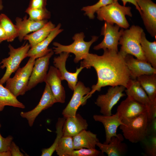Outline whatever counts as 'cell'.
Returning a JSON list of instances; mask_svg holds the SVG:
<instances>
[{
	"label": "cell",
	"mask_w": 156,
	"mask_h": 156,
	"mask_svg": "<svg viewBox=\"0 0 156 156\" xmlns=\"http://www.w3.org/2000/svg\"><path fill=\"white\" fill-rule=\"evenodd\" d=\"M119 126L123 137L132 143L142 142L147 136L148 123L147 113L122 121Z\"/></svg>",
	"instance_id": "4"
},
{
	"label": "cell",
	"mask_w": 156,
	"mask_h": 156,
	"mask_svg": "<svg viewBox=\"0 0 156 156\" xmlns=\"http://www.w3.org/2000/svg\"><path fill=\"white\" fill-rule=\"evenodd\" d=\"M125 88L122 86H111L105 94L99 95L95 104L100 108V113L105 116L112 115L113 107L121 98L125 96L123 93Z\"/></svg>",
	"instance_id": "8"
},
{
	"label": "cell",
	"mask_w": 156,
	"mask_h": 156,
	"mask_svg": "<svg viewBox=\"0 0 156 156\" xmlns=\"http://www.w3.org/2000/svg\"><path fill=\"white\" fill-rule=\"evenodd\" d=\"M47 1V0H30L28 8L36 9L45 8Z\"/></svg>",
	"instance_id": "37"
},
{
	"label": "cell",
	"mask_w": 156,
	"mask_h": 156,
	"mask_svg": "<svg viewBox=\"0 0 156 156\" xmlns=\"http://www.w3.org/2000/svg\"><path fill=\"white\" fill-rule=\"evenodd\" d=\"M118 0H113V1H118ZM123 3V5L125 6L127 3H131L135 7L136 9L139 11L140 14L141 13V10L137 3V0H121Z\"/></svg>",
	"instance_id": "41"
},
{
	"label": "cell",
	"mask_w": 156,
	"mask_h": 156,
	"mask_svg": "<svg viewBox=\"0 0 156 156\" xmlns=\"http://www.w3.org/2000/svg\"><path fill=\"white\" fill-rule=\"evenodd\" d=\"M69 53L66 52L60 53L59 56L54 57L53 63L60 73L62 80L67 81L69 88L73 91L77 83L79 74L84 68L80 66L79 68H77L76 71L73 73L67 71L66 68V63Z\"/></svg>",
	"instance_id": "15"
},
{
	"label": "cell",
	"mask_w": 156,
	"mask_h": 156,
	"mask_svg": "<svg viewBox=\"0 0 156 156\" xmlns=\"http://www.w3.org/2000/svg\"><path fill=\"white\" fill-rule=\"evenodd\" d=\"M66 118L64 117L58 118L56 125V138L53 144L49 148H43L42 150L41 156H51L55 151L60 140L63 136L62 129Z\"/></svg>",
	"instance_id": "31"
},
{
	"label": "cell",
	"mask_w": 156,
	"mask_h": 156,
	"mask_svg": "<svg viewBox=\"0 0 156 156\" xmlns=\"http://www.w3.org/2000/svg\"><path fill=\"white\" fill-rule=\"evenodd\" d=\"M91 90L81 82H77L70 101L62 112L63 117L66 118L75 116L79 107L85 105L91 96L89 94Z\"/></svg>",
	"instance_id": "9"
},
{
	"label": "cell",
	"mask_w": 156,
	"mask_h": 156,
	"mask_svg": "<svg viewBox=\"0 0 156 156\" xmlns=\"http://www.w3.org/2000/svg\"><path fill=\"white\" fill-rule=\"evenodd\" d=\"M8 47L9 56L3 59L0 62V65H1L0 68L6 69L4 75L0 79V83L2 85L19 68L21 62L27 57V53L30 48V45L27 42L17 48H14L11 44L9 45Z\"/></svg>",
	"instance_id": "7"
},
{
	"label": "cell",
	"mask_w": 156,
	"mask_h": 156,
	"mask_svg": "<svg viewBox=\"0 0 156 156\" xmlns=\"http://www.w3.org/2000/svg\"><path fill=\"white\" fill-rule=\"evenodd\" d=\"M55 27L52 22H48L41 28L26 35L23 40H28L30 48L33 47L46 38Z\"/></svg>",
	"instance_id": "25"
},
{
	"label": "cell",
	"mask_w": 156,
	"mask_h": 156,
	"mask_svg": "<svg viewBox=\"0 0 156 156\" xmlns=\"http://www.w3.org/2000/svg\"><path fill=\"white\" fill-rule=\"evenodd\" d=\"M52 50L46 55L36 59L29 79L27 91L44 82L48 69L49 60L54 54Z\"/></svg>",
	"instance_id": "11"
},
{
	"label": "cell",
	"mask_w": 156,
	"mask_h": 156,
	"mask_svg": "<svg viewBox=\"0 0 156 156\" xmlns=\"http://www.w3.org/2000/svg\"><path fill=\"white\" fill-rule=\"evenodd\" d=\"M125 90L127 96L148 108L153 102L136 79H131Z\"/></svg>",
	"instance_id": "23"
},
{
	"label": "cell",
	"mask_w": 156,
	"mask_h": 156,
	"mask_svg": "<svg viewBox=\"0 0 156 156\" xmlns=\"http://www.w3.org/2000/svg\"><path fill=\"white\" fill-rule=\"evenodd\" d=\"M16 25L19 32V40L21 42L24 37L29 33L34 32L43 27L48 22L47 20L35 21L25 16L23 18L17 17L15 19Z\"/></svg>",
	"instance_id": "22"
},
{
	"label": "cell",
	"mask_w": 156,
	"mask_h": 156,
	"mask_svg": "<svg viewBox=\"0 0 156 156\" xmlns=\"http://www.w3.org/2000/svg\"><path fill=\"white\" fill-rule=\"evenodd\" d=\"M113 2V0H99L93 5L83 7L81 10L85 12L84 14L89 18L93 19L95 17L94 14L98 10Z\"/></svg>",
	"instance_id": "33"
},
{
	"label": "cell",
	"mask_w": 156,
	"mask_h": 156,
	"mask_svg": "<svg viewBox=\"0 0 156 156\" xmlns=\"http://www.w3.org/2000/svg\"><path fill=\"white\" fill-rule=\"evenodd\" d=\"M25 12L29 15V18L35 21L47 20L51 17V13L46 8H29Z\"/></svg>",
	"instance_id": "32"
},
{
	"label": "cell",
	"mask_w": 156,
	"mask_h": 156,
	"mask_svg": "<svg viewBox=\"0 0 156 156\" xmlns=\"http://www.w3.org/2000/svg\"><path fill=\"white\" fill-rule=\"evenodd\" d=\"M6 106L23 109L25 108V105L19 101L17 97L0 83V112Z\"/></svg>",
	"instance_id": "28"
},
{
	"label": "cell",
	"mask_w": 156,
	"mask_h": 156,
	"mask_svg": "<svg viewBox=\"0 0 156 156\" xmlns=\"http://www.w3.org/2000/svg\"><path fill=\"white\" fill-rule=\"evenodd\" d=\"M143 31L140 26L134 25L124 30L119 41V44L121 45L119 51L125 56L129 54L147 62L140 44L141 35Z\"/></svg>",
	"instance_id": "2"
},
{
	"label": "cell",
	"mask_w": 156,
	"mask_h": 156,
	"mask_svg": "<svg viewBox=\"0 0 156 156\" xmlns=\"http://www.w3.org/2000/svg\"><path fill=\"white\" fill-rule=\"evenodd\" d=\"M74 150L73 138L63 136L60 140L55 151L59 156H72Z\"/></svg>",
	"instance_id": "30"
},
{
	"label": "cell",
	"mask_w": 156,
	"mask_h": 156,
	"mask_svg": "<svg viewBox=\"0 0 156 156\" xmlns=\"http://www.w3.org/2000/svg\"><path fill=\"white\" fill-rule=\"evenodd\" d=\"M62 81L57 69L51 66L44 82L49 85L56 103H64L65 102V92Z\"/></svg>",
	"instance_id": "16"
},
{
	"label": "cell",
	"mask_w": 156,
	"mask_h": 156,
	"mask_svg": "<svg viewBox=\"0 0 156 156\" xmlns=\"http://www.w3.org/2000/svg\"><path fill=\"white\" fill-rule=\"evenodd\" d=\"M125 60L132 79H136L143 75L156 73V69L147 61L135 58L129 54L125 55Z\"/></svg>",
	"instance_id": "17"
},
{
	"label": "cell",
	"mask_w": 156,
	"mask_h": 156,
	"mask_svg": "<svg viewBox=\"0 0 156 156\" xmlns=\"http://www.w3.org/2000/svg\"><path fill=\"white\" fill-rule=\"evenodd\" d=\"M148 122L156 118V101L153 103L147 112Z\"/></svg>",
	"instance_id": "38"
},
{
	"label": "cell",
	"mask_w": 156,
	"mask_h": 156,
	"mask_svg": "<svg viewBox=\"0 0 156 156\" xmlns=\"http://www.w3.org/2000/svg\"><path fill=\"white\" fill-rule=\"evenodd\" d=\"M1 127L0 123V128ZM13 139V137L11 135H9L6 138H3L0 133V152L9 151L10 146Z\"/></svg>",
	"instance_id": "36"
},
{
	"label": "cell",
	"mask_w": 156,
	"mask_h": 156,
	"mask_svg": "<svg viewBox=\"0 0 156 156\" xmlns=\"http://www.w3.org/2000/svg\"><path fill=\"white\" fill-rule=\"evenodd\" d=\"M0 156H11L9 151L6 152H0Z\"/></svg>",
	"instance_id": "43"
},
{
	"label": "cell",
	"mask_w": 156,
	"mask_h": 156,
	"mask_svg": "<svg viewBox=\"0 0 156 156\" xmlns=\"http://www.w3.org/2000/svg\"><path fill=\"white\" fill-rule=\"evenodd\" d=\"M56 101L49 85L46 83L40 101L37 105L31 110L21 112V116L26 119L29 126L31 127L36 117L43 110L51 107Z\"/></svg>",
	"instance_id": "12"
},
{
	"label": "cell",
	"mask_w": 156,
	"mask_h": 156,
	"mask_svg": "<svg viewBox=\"0 0 156 156\" xmlns=\"http://www.w3.org/2000/svg\"><path fill=\"white\" fill-rule=\"evenodd\" d=\"M36 59L30 57L25 66L19 68L12 78L6 81L5 87L16 97L24 95L27 87L34 63Z\"/></svg>",
	"instance_id": "6"
},
{
	"label": "cell",
	"mask_w": 156,
	"mask_h": 156,
	"mask_svg": "<svg viewBox=\"0 0 156 156\" xmlns=\"http://www.w3.org/2000/svg\"><path fill=\"white\" fill-rule=\"evenodd\" d=\"M93 118L96 121L102 123L105 129L106 140L104 143L108 144L110 142L111 138L116 136L117 130L118 127L123 123L119 118L118 113L110 116L94 115Z\"/></svg>",
	"instance_id": "18"
},
{
	"label": "cell",
	"mask_w": 156,
	"mask_h": 156,
	"mask_svg": "<svg viewBox=\"0 0 156 156\" xmlns=\"http://www.w3.org/2000/svg\"><path fill=\"white\" fill-rule=\"evenodd\" d=\"M0 24L5 33L7 41L12 42L16 38L18 37L19 32L17 27L4 14L1 13L0 14Z\"/></svg>",
	"instance_id": "29"
},
{
	"label": "cell",
	"mask_w": 156,
	"mask_h": 156,
	"mask_svg": "<svg viewBox=\"0 0 156 156\" xmlns=\"http://www.w3.org/2000/svg\"><path fill=\"white\" fill-rule=\"evenodd\" d=\"M144 24L151 36H156V4L152 0H137Z\"/></svg>",
	"instance_id": "13"
},
{
	"label": "cell",
	"mask_w": 156,
	"mask_h": 156,
	"mask_svg": "<svg viewBox=\"0 0 156 156\" xmlns=\"http://www.w3.org/2000/svg\"><path fill=\"white\" fill-rule=\"evenodd\" d=\"M148 109L146 106L127 96L118 106L116 112L122 121L147 113Z\"/></svg>",
	"instance_id": "14"
},
{
	"label": "cell",
	"mask_w": 156,
	"mask_h": 156,
	"mask_svg": "<svg viewBox=\"0 0 156 156\" xmlns=\"http://www.w3.org/2000/svg\"><path fill=\"white\" fill-rule=\"evenodd\" d=\"M74 149L81 148H95L99 142L97 135L90 131L84 130L73 137Z\"/></svg>",
	"instance_id": "24"
},
{
	"label": "cell",
	"mask_w": 156,
	"mask_h": 156,
	"mask_svg": "<svg viewBox=\"0 0 156 156\" xmlns=\"http://www.w3.org/2000/svg\"><path fill=\"white\" fill-rule=\"evenodd\" d=\"M85 37L84 34L82 32L76 34L73 37V42L68 45H63L57 42H54L53 45L55 47L53 48V51L55 54H60L63 52L73 53L75 55L74 61L77 63L83 60L89 53L91 45L98 38L97 36H93L90 41L86 42L84 40Z\"/></svg>",
	"instance_id": "5"
},
{
	"label": "cell",
	"mask_w": 156,
	"mask_h": 156,
	"mask_svg": "<svg viewBox=\"0 0 156 156\" xmlns=\"http://www.w3.org/2000/svg\"><path fill=\"white\" fill-rule=\"evenodd\" d=\"M61 24H59L51 31L48 36L44 40L34 47L31 48L27 53V57H34L36 59L42 57L52 50L49 49L48 46L53 40L63 29L60 28Z\"/></svg>",
	"instance_id": "20"
},
{
	"label": "cell",
	"mask_w": 156,
	"mask_h": 156,
	"mask_svg": "<svg viewBox=\"0 0 156 156\" xmlns=\"http://www.w3.org/2000/svg\"><path fill=\"white\" fill-rule=\"evenodd\" d=\"M136 79L151 101L152 102L156 101V73L142 75Z\"/></svg>",
	"instance_id": "26"
},
{
	"label": "cell",
	"mask_w": 156,
	"mask_h": 156,
	"mask_svg": "<svg viewBox=\"0 0 156 156\" xmlns=\"http://www.w3.org/2000/svg\"><path fill=\"white\" fill-rule=\"evenodd\" d=\"M142 142L146 156H156V135H148Z\"/></svg>",
	"instance_id": "34"
},
{
	"label": "cell",
	"mask_w": 156,
	"mask_h": 156,
	"mask_svg": "<svg viewBox=\"0 0 156 156\" xmlns=\"http://www.w3.org/2000/svg\"><path fill=\"white\" fill-rule=\"evenodd\" d=\"M140 44L144 55L147 62L156 69V41L148 40L143 31L140 39Z\"/></svg>",
	"instance_id": "27"
},
{
	"label": "cell",
	"mask_w": 156,
	"mask_h": 156,
	"mask_svg": "<svg viewBox=\"0 0 156 156\" xmlns=\"http://www.w3.org/2000/svg\"><path fill=\"white\" fill-rule=\"evenodd\" d=\"M3 4L2 0H0V11H1L3 9Z\"/></svg>",
	"instance_id": "44"
},
{
	"label": "cell",
	"mask_w": 156,
	"mask_h": 156,
	"mask_svg": "<svg viewBox=\"0 0 156 156\" xmlns=\"http://www.w3.org/2000/svg\"><path fill=\"white\" fill-rule=\"evenodd\" d=\"M120 28L117 25L105 22L101 33V35L104 36V38L100 43L94 47V49L98 50L107 49L118 52L119 40L124 30L122 28L120 30Z\"/></svg>",
	"instance_id": "10"
},
{
	"label": "cell",
	"mask_w": 156,
	"mask_h": 156,
	"mask_svg": "<svg viewBox=\"0 0 156 156\" xmlns=\"http://www.w3.org/2000/svg\"><path fill=\"white\" fill-rule=\"evenodd\" d=\"M103 50L101 55L89 53L81 62L80 66L87 69L93 67L97 73V83L92 86L89 94L92 96L105 86H122L126 88L131 79L125 62V56L120 51Z\"/></svg>",
	"instance_id": "1"
},
{
	"label": "cell",
	"mask_w": 156,
	"mask_h": 156,
	"mask_svg": "<svg viewBox=\"0 0 156 156\" xmlns=\"http://www.w3.org/2000/svg\"><path fill=\"white\" fill-rule=\"evenodd\" d=\"M148 135H156V118L148 122L147 129Z\"/></svg>",
	"instance_id": "40"
},
{
	"label": "cell",
	"mask_w": 156,
	"mask_h": 156,
	"mask_svg": "<svg viewBox=\"0 0 156 156\" xmlns=\"http://www.w3.org/2000/svg\"><path fill=\"white\" fill-rule=\"evenodd\" d=\"M7 37L5 33L2 26L0 24V43L6 40Z\"/></svg>",
	"instance_id": "42"
},
{
	"label": "cell",
	"mask_w": 156,
	"mask_h": 156,
	"mask_svg": "<svg viewBox=\"0 0 156 156\" xmlns=\"http://www.w3.org/2000/svg\"><path fill=\"white\" fill-rule=\"evenodd\" d=\"M131 9L130 7L121 5L118 1H113L112 3L101 8L96 13L99 20L115 24L125 29L129 26L125 16H132Z\"/></svg>",
	"instance_id": "3"
},
{
	"label": "cell",
	"mask_w": 156,
	"mask_h": 156,
	"mask_svg": "<svg viewBox=\"0 0 156 156\" xmlns=\"http://www.w3.org/2000/svg\"><path fill=\"white\" fill-rule=\"evenodd\" d=\"M9 151L11 156H23L24 154L21 153L18 146L12 141L10 147Z\"/></svg>",
	"instance_id": "39"
},
{
	"label": "cell",
	"mask_w": 156,
	"mask_h": 156,
	"mask_svg": "<svg viewBox=\"0 0 156 156\" xmlns=\"http://www.w3.org/2000/svg\"><path fill=\"white\" fill-rule=\"evenodd\" d=\"M124 137L120 134L116 136L112 137L110 142L108 144L102 143L99 142L96 144L102 153H105L108 156H121L127 151V146L122 142Z\"/></svg>",
	"instance_id": "19"
},
{
	"label": "cell",
	"mask_w": 156,
	"mask_h": 156,
	"mask_svg": "<svg viewBox=\"0 0 156 156\" xmlns=\"http://www.w3.org/2000/svg\"><path fill=\"white\" fill-rule=\"evenodd\" d=\"M88 123L79 114H76L74 117L66 118L63 129V135L73 137L81 131L86 130Z\"/></svg>",
	"instance_id": "21"
},
{
	"label": "cell",
	"mask_w": 156,
	"mask_h": 156,
	"mask_svg": "<svg viewBox=\"0 0 156 156\" xmlns=\"http://www.w3.org/2000/svg\"><path fill=\"white\" fill-rule=\"evenodd\" d=\"M101 152L95 148H81L73 151L72 156H97Z\"/></svg>",
	"instance_id": "35"
}]
</instances>
